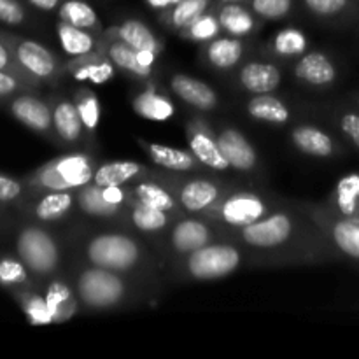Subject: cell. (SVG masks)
I'll return each mask as SVG.
<instances>
[{"instance_id":"obj_45","label":"cell","mask_w":359,"mask_h":359,"mask_svg":"<svg viewBox=\"0 0 359 359\" xmlns=\"http://www.w3.org/2000/svg\"><path fill=\"white\" fill-rule=\"evenodd\" d=\"M245 4L259 21L286 20L294 11V0H248Z\"/></svg>"},{"instance_id":"obj_13","label":"cell","mask_w":359,"mask_h":359,"mask_svg":"<svg viewBox=\"0 0 359 359\" xmlns=\"http://www.w3.org/2000/svg\"><path fill=\"white\" fill-rule=\"evenodd\" d=\"M7 109L13 118L28 130L51 142H58L53 126L51 102H46L44 98L35 95V91H23L7 100Z\"/></svg>"},{"instance_id":"obj_34","label":"cell","mask_w":359,"mask_h":359,"mask_svg":"<svg viewBox=\"0 0 359 359\" xmlns=\"http://www.w3.org/2000/svg\"><path fill=\"white\" fill-rule=\"evenodd\" d=\"M56 34H58L60 46L69 58H81L100 49L102 35L95 32L84 30V28L74 27L67 21L58 20L56 23Z\"/></svg>"},{"instance_id":"obj_23","label":"cell","mask_w":359,"mask_h":359,"mask_svg":"<svg viewBox=\"0 0 359 359\" xmlns=\"http://www.w3.org/2000/svg\"><path fill=\"white\" fill-rule=\"evenodd\" d=\"M137 144L142 147L151 165L167 172H203L205 168L200 165L191 151L179 149V147L165 146L158 142H147L144 139H137ZM209 172V170H207Z\"/></svg>"},{"instance_id":"obj_10","label":"cell","mask_w":359,"mask_h":359,"mask_svg":"<svg viewBox=\"0 0 359 359\" xmlns=\"http://www.w3.org/2000/svg\"><path fill=\"white\" fill-rule=\"evenodd\" d=\"M6 42L9 44L11 51H13L14 58L20 63L21 69L28 74L34 81L39 84H49L55 86L65 72H63V63H60L58 56L46 48L44 44L32 39L20 37V35L4 34L0 32Z\"/></svg>"},{"instance_id":"obj_30","label":"cell","mask_w":359,"mask_h":359,"mask_svg":"<svg viewBox=\"0 0 359 359\" xmlns=\"http://www.w3.org/2000/svg\"><path fill=\"white\" fill-rule=\"evenodd\" d=\"M102 35L119 39L137 51H153L156 55H161L163 51V42L160 41V37L142 20H137V18H128L116 27L105 30Z\"/></svg>"},{"instance_id":"obj_27","label":"cell","mask_w":359,"mask_h":359,"mask_svg":"<svg viewBox=\"0 0 359 359\" xmlns=\"http://www.w3.org/2000/svg\"><path fill=\"white\" fill-rule=\"evenodd\" d=\"M245 55L244 39L233 37V35H219L212 41L205 42L202 48V58L212 69L219 72L233 70L241 65L242 58Z\"/></svg>"},{"instance_id":"obj_43","label":"cell","mask_w":359,"mask_h":359,"mask_svg":"<svg viewBox=\"0 0 359 359\" xmlns=\"http://www.w3.org/2000/svg\"><path fill=\"white\" fill-rule=\"evenodd\" d=\"M74 102H76V107L79 111L81 119H83L84 130H86L88 137H95L98 130V123H100V100H98L97 93H95L91 88H79L76 90V93L72 95Z\"/></svg>"},{"instance_id":"obj_8","label":"cell","mask_w":359,"mask_h":359,"mask_svg":"<svg viewBox=\"0 0 359 359\" xmlns=\"http://www.w3.org/2000/svg\"><path fill=\"white\" fill-rule=\"evenodd\" d=\"M16 255L39 284L58 276L63 263V249L58 238L39 223H27L16 233Z\"/></svg>"},{"instance_id":"obj_35","label":"cell","mask_w":359,"mask_h":359,"mask_svg":"<svg viewBox=\"0 0 359 359\" xmlns=\"http://www.w3.org/2000/svg\"><path fill=\"white\" fill-rule=\"evenodd\" d=\"M132 109L137 116L147 121L163 123L175 114V105L168 95H163L147 81L146 90L139 91L132 98Z\"/></svg>"},{"instance_id":"obj_46","label":"cell","mask_w":359,"mask_h":359,"mask_svg":"<svg viewBox=\"0 0 359 359\" xmlns=\"http://www.w3.org/2000/svg\"><path fill=\"white\" fill-rule=\"evenodd\" d=\"M28 186L27 182L14 179L13 175H7L0 172V205H14V203H21L23 205L27 202Z\"/></svg>"},{"instance_id":"obj_41","label":"cell","mask_w":359,"mask_h":359,"mask_svg":"<svg viewBox=\"0 0 359 359\" xmlns=\"http://www.w3.org/2000/svg\"><path fill=\"white\" fill-rule=\"evenodd\" d=\"M13 297L16 298L18 305L23 311L25 318L30 325L34 326H48L55 325V319H53L51 311L48 307V302H46L44 294L37 287H28V290H21L13 293Z\"/></svg>"},{"instance_id":"obj_15","label":"cell","mask_w":359,"mask_h":359,"mask_svg":"<svg viewBox=\"0 0 359 359\" xmlns=\"http://www.w3.org/2000/svg\"><path fill=\"white\" fill-rule=\"evenodd\" d=\"M290 142L298 153L319 160H332L346 153L344 144L323 126L300 123L290 130Z\"/></svg>"},{"instance_id":"obj_33","label":"cell","mask_w":359,"mask_h":359,"mask_svg":"<svg viewBox=\"0 0 359 359\" xmlns=\"http://www.w3.org/2000/svg\"><path fill=\"white\" fill-rule=\"evenodd\" d=\"M245 112L252 119L270 126H286L291 121V109L283 98L270 93L252 95L245 102Z\"/></svg>"},{"instance_id":"obj_9","label":"cell","mask_w":359,"mask_h":359,"mask_svg":"<svg viewBox=\"0 0 359 359\" xmlns=\"http://www.w3.org/2000/svg\"><path fill=\"white\" fill-rule=\"evenodd\" d=\"M297 205L307 214L328 237L342 262L359 266V217L339 212L328 203L297 202Z\"/></svg>"},{"instance_id":"obj_48","label":"cell","mask_w":359,"mask_h":359,"mask_svg":"<svg viewBox=\"0 0 359 359\" xmlns=\"http://www.w3.org/2000/svg\"><path fill=\"white\" fill-rule=\"evenodd\" d=\"M28 14L20 0H0V21L9 27H21L27 23Z\"/></svg>"},{"instance_id":"obj_22","label":"cell","mask_w":359,"mask_h":359,"mask_svg":"<svg viewBox=\"0 0 359 359\" xmlns=\"http://www.w3.org/2000/svg\"><path fill=\"white\" fill-rule=\"evenodd\" d=\"M170 91L177 98H181L189 107L202 112H212L219 107V95L203 81L188 74H172L168 81Z\"/></svg>"},{"instance_id":"obj_40","label":"cell","mask_w":359,"mask_h":359,"mask_svg":"<svg viewBox=\"0 0 359 359\" xmlns=\"http://www.w3.org/2000/svg\"><path fill=\"white\" fill-rule=\"evenodd\" d=\"M58 20L84 28V30L95 32L98 35L104 34L97 11L86 0H63L62 6L58 7Z\"/></svg>"},{"instance_id":"obj_42","label":"cell","mask_w":359,"mask_h":359,"mask_svg":"<svg viewBox=\"0 0 359 359\" xmlns=\"http://www.w3.org/2000/svg\"><path fill=\"white\" fill-rule=\"evenodd\" d=\"M330 119L337 132L359 151V111L353 104L337 105L330 109Z\"/></svg>"},{"instance_id":"obj_32","label":"cell","mask_w":359,"mask_h":359,"mask_svg":"<svg viewBox=\"0 0 359 359\" xmlns=\"http://www.w3.org/2000/svg\"><path fill=\"white\" fill-rule=\"evenodd\" d=\"M214 9L219 18L223 34L248 39L259 28V20L248 4H216Z\"/></svg>"},{"instance_id":"obj_38","label":"cell","mask_w":359,"mask_h":359,"mask_svg":"<svg viewBox=\"0 0 359 359\" xmlns=\"http://www.w3.org/2000/svg\"><path fill=\"white\" fill-rule=\"evenodd\" d=\"M0 286L11 293H16L41 284L32 277L30 270L18 258V255H4L0 256Z\"/></svg>"},{"instance_id":"obj_3","label":"cell","mask_w":359,"mask_h":359,"mask_svg":"<svg viewBox=\"0 0 359 359\" xmlns=\"http://www.w3.org/2000/svg\"><path fill=\"white\" fill-rule=\"evenodd\" d=\"M74 287L81 307L88 312H107L123 309L137 297L139 283L123 273L83 263L74 277Z\"/></svg>"},{"instance_id":"obj_14","label":"cell","mask_w":359,"mask_h":359,"mask_svg":"<svg viewBox=\"0 0 359 359\" xmlns=\"http://www.w3.org/2000/svg\"><path fill=\"white\" fill-rule=\"evenodd\" d=\"M23 209L32 223L60 224L76 212V191L30 193Z\"/></svg>"},{"instance_id":"obj_52","label":"cell","mask_w":359,"mask_h":359,"mask_svg":"<svg viewBox=\"0 0 359 359\" xmlns=\"http://www.w3.org/2000/svg\"><path fill=\"white\" fill-rule=\"evenodd\" d=\"M349 104H353L354 107L359 111V90L358 91H353V93L349 95Z\"/></svg>"},{"instance_id":"obj_11","label":"cell","mask_w":359,"mask_h":359,"mask_svg":"<svg viewBox=\"0 0 359 359\" xmlns=\"http://www.w3.org/2000/svg\"><path fill=\"white\" fill-rule=\"evenodd\" d=\"M219 238H223V235L212 221L198 214H182L174 221L165 237V251L168 258L175 262L177 258H182Z\"/></svg>"},{"instance_id":"obj_29","label":"cell","mask_w":359,"mask_h":359,"mask_svg":"<svg viewBox=\"0 0 359 359\" xmlns=\"http://www.w3.org/2000/svg\"><path fill=\"white\" fill-rule=\"evenodd\" d=\"M153 168L133 160L104 161L97 165L91 182L97 186H126L144 177H151Z\"/></svg>"},{"instance_id":"obj_37","label":"cell","mask_w":359,"mask_h":359,"mask_svg":"<svg viewBox=\"0 0 359 359\" xmlns=\"http://www.w3.org/2000/svg\"><path fill=\"white\" fill-rule=\"evenodd\" d=\"M325 203L339 212L359 217V172L342 175Z\"/></svg>"},{"instance_id":"obj_19","label":"cell","mask_w":359,"mask_h":359,"mask_svg":"<svg viewBox=\"0 0 359 359\" xmlns=\"http://www.w3.org/2000/svg\"><path fill=\"white\" fill-rule=\"evenodd\" d=\"M76 212L91 221L112 223L121 226L126 207L114 205L109 200H105L104 193H102V186L90 182V184L76 189Z\"/></svg>"},{"instance_id":"obj_6","label":"cell","mask_w":359,"mask_h":359,"mask_svg":"<svg viewBox=\"0 0 359 359\" xmlns=\"http://www.w3.org/2000/svg\"><path fill=\"white\" fill-rule=\"evenodd\" d=\"M97 160L86 151H70L46 161L25 177L30 193L76 191L93 181Z\"/></svg>"},{"instance_id":"obj_54","label":"cell","mask_w":359,"mask_h":359,"mask_svg":"<svg viewBox=\"0 0 359 359\" xmlns=\"http://www.w3.org/2000/svg\"><path fill=\"white\" fill-rule=\"evenodd\" d=\"M356 2H359V0H356Z\"/></svg>"},{"instance_id":"obj_2","label":"cell","mask_w":359,"mask_h":359,"mask_svg":"<svg viewBox=\"0 0 359 359\" xmlns=\"http://www.w3.org/2000/svg\"><path fill=\"white\" fill-rule=\"evenodd\" d=\"M76 248L86 265L123 273L135 283L156 272V259L146 241L123 226L90 231L79 237Z\"/></svg>"},{"instance_id":"obj_51","label":"cell","mask_w":359,"mask_h":359,"mask_svg":"<svg viewBox=\"0 0 359 359\" xmlns=\"http://www.w3.org/2000/svg\"><path fill=\"white\" fill-rule=\"evenodd\" d=\"M144 2H146V6L149 7V9L156 11V13H165V11L177 6L181 0H144Z\"/></svg>"},{"instance_id":"obj_50","label":"cell","mask_w":359,"mask_h":359,"mask_svg":"<svg viewBox=\"0 0 359 359\" xmlns=\"http://www.w3.org/2000/svg\"><path fill=\"white\" fill-rule=\"evenodd\" d=\"M27 2L34 6L35 9L44 11V13H53V11H58L63 0H27Z\"/></svg>"},{"instance_id":"obj_5","label":"cell","mask_w":359,"mask_h":359,"mask_svg":"<svg viewBox=\"0 0 359 359\" xmlns=\"http://www.w3.org/2000/svg\"><path fill=\"white\" fill-rule=\"evenodd\" d=\"M245 265L251 263L244 249L228 238H219L175 259L174 272L179 279L205 283L230 277Z\"/></svg>"},{"instance_id":"obj_39","label":"cell","mask_w":359,"mask_h":359,"mask_svg":"<svg viewBox=\"0 0 359 359\" xmlns=\"http://www.w3.org/2000/svg\"><path fill=\"white\" fill-rule=\"evenodd\" d=\"M311 41L307 35L294 27H286L277 32L270 41V53L277 58L297 60L309 51Z\"/></svg>"},{"instance_id":"obj_49","label":"cell","mask_w":359,"mask_h":359,"mask_svg":"<svg viewBox=\"0 0 359 359\" xmlns=\"http://www.w3.org/2000/svg\"><path fill=\"white\" fill-rule=\"evenodd\" d=\"M23 91H37V90H34L30 84H27L25 81H21L20 77L0 70V100L7 102L9 98H13L14 95L23 93Z\"/></svg>"},{"instance_id":"obj_53","label":"cell","mask_w":359,"mask_h":359,"mask_svg":"<svg viewBox=\"0 0 359 359\" xmlns=\"http://www.w3.org/2000/svg\"><path fill=\"white\" fill-rule=\"evenodd\" d=\"M248 0H214V4H245Z\"/></svg>"},{"instance_id":"obj_31","label":"cell","mask_w":359,"mask_h":359,"mask_svg":"<svg viewBox=\"0 0 359 359\" xmlns=\"http://www.w3.org/2000/svg\"><path fill=\"white\" fill-rule=\"evenodd\" d=\"M100 49L114 63L116 69L121 70V72L128 74V76L135 77L139 81H144V83L151 81V77H153L154 69L144 67L137 58V49H133L126 42L119 41L116 37H109V35H102Z\"/></svg>"},{"instance_id":"obj_25","label":"cell","mask_w":359,"mask_h":359,"mask_svg":"<svg viewBox=\"0 0 359 359\" xmlns=\"http://www.w3.org/2000/svg\"><path fill=\"white\" fill-rule=\"evenodd\" d=\"M116 65L105 56L102 49L81 58H70L69 63L63 65V72L69 74L77 83L104 84L116 77Z\"/></svg>"},{"instance_id":"obj_4","label":"cell","mask_w":359,"mask_h":359,"mask_svg":"<svg viewBox=\"0 0 359 359\" xmlns=\"http://www.w3.org/2000/svg\"><path fill=\"white\" fill-rule=\"evenodd\" d=\"M284 202L283 196L273 193L231 184L212 209L198 216L212 221L219 230H237L265 219Z\"/></svg>"},{"instance_id":"obj_1","label":"cell","mask_w":359,"mask_h":359,"mask_svg":"<svg viewBox=\"0 0 359 359\" xmlns=\"http://www.w3.org/2000/svg\"><path fill=\"white\" fill-rule=\"evenodd\" d=\"M241 245L251 266H304L342 262L314 219L297 202H286L265 219L237 230H221Z\"/></svg>"},{"instance_id":"obj_18","label":"cell","mask_w":359,"mask_h":359,"mask_svg":"<svg viewBox=\"0 0 359 359\" xmlns=\"http://www.w3.org/2000/svg\"><path fill=\"white\" fill-rule=\"evenodd\" d=\"M177 217L181 216L156 209V207L146 205V203L130 202V205L126 207L121 226L133 231V233H137L142 238L163 237L165 241L168 230H170Z\"/></svg>"},{"instance_id":"obj_12","label":"cell","mask_w":359,"mask_h":359,"mask_svg":"<svg viewBox=\"0 0 359 359\" xmlns=\"http://www.w3.org/2000/svg\"><path fill=\"white\" fill-rule=\"evenodd\" d=\"M186 140L188 147L205 170L214 174H228L231 170L230 163L221 153L217 142L216 128L203 118H193L186 123Z\"/></svg>"},{"instance_id":"obj_7","label":"cell","mask_w":359,"mask_h":359,"mask_svg":"<svg viewBox=\"0 0 359 359\" xmlns=\"http://www.w3.org/2000/svg\"><path fill=\"white\" fill-rule=\"evenodd\" d=\"M153 177L170 189L186 214L207 212L231 186V182L203 172H167L158 167L153 168Z\"/></svg>"},{"instance_id":"obj_47","label":"cell","mask_w":359,"mask_h":359,"mask_svg":"<svg viewBox=\"0 0 359 359\" xmlns=\"http://www.w3.org/2000/svg\"><path fill=\"white\" fill-rule=\"evenodd\" d=\"M0 70L13 74V76H16V77H20L21 81H25L27 84H30L34 90L39 91L42 88V84H39L37 81L32 79V77L28 76V74L25 72L23 69H21V65L16 62V58H14V55H13V51H11L9 44H7L6 39H4L2 35H0Z\"/></svg>"},{"instance_id":"obj_28","label":"cell","mask_w":359,"mask_h":359,"mask_svg":"<svg viewBox=\"0 0 359 359\" xmlns=\"http://www.w3.org/2000/svg\"><path fill=\"white\" fill-rule=\"evenodd\" d=\"M126 189H128L130 202L146 203V205L167 210V212L175 214V216L186 214L181 209L177 200H175V196L172 195L170 189L161 184L158 179H154L153 174H151V177H144L140 181L132 182V184H126Z\"/></svg>"},{"instance_id":"obj_20","label":"cell","mask_w":359,"mask_h":359,"mask_svg":"<svg viewBox=\"0 0 359 359\" xmlns=\"http://www.w3.org/2000/svg\"><path fill=\"white\" fill-rule=\"evenodd\" d=\"M51 109L53 126H55L58 144L67 147L81 146L86 137V130H84L83 119H81L74 98L56 95L51 98Z\"/></svg>"},{"instance_id":"obj_16","label":"cell","mask_w":359,"mask_h":359,"mask_svg":"<svg viewBox=\"0 0 359 359\" xmlns=\"http://www.w3.org/2000/svg\"><path fill=\"white\" fill-rule=\"evenodd\" d=\"M217 142H219L221 153L224 154L226 161L230 163L231 170L238 174L251 175L256 174L259 168V156L255 144L248 139L242 130L237 126L223 125L216 128Z\"/></svg>"},{"instance_id":"obj_17","label":"cell","mask_w":359,"mask_h":359,"mask_svg":"<svg viewBox=\"0 0 359 359\" xmlns=\"http://www.w3.org/2000/svg\"><path fill=\"white\" fill-rule=\"evenodd\" d=\"M293 76L298 83L316 90H326L339 83L340 70L335 60L321 49H309L297 58L293 65Z\"/></svg>"},{"instance_id":"obj_26","label":"cell","mask_w":359,"mask_h":359,"mask_svg":"<svg viewBox=\"0 0 359 359\" xmlns=\"http://www.w3.org/2000/svg\"><path fill=\"white\" fill-rule=\"evenodd\" d=\"M305 11L316 20L340 28L359 25V2L356 0H302Z\"/></svg>"},{"instance_id":"obj_21","label":"cell","mask_w":359,"mask_h":359,"mask_svg":"<svg viewBox=\"0 0 359 359\" xmlns=\"http://www.w3.org/2000/svg\"><path fill=\"white\" fill-rule=\"evenodd\" d=\"M284 81V74L277 63L269 60H249L241 67L237 83L248 93H273Z\"/></svg>"},{"instance_id":"obj_44","label":"cell","mask_w":359,"mask_h":359,"mask_svg":"<svg viewBox=\"0 0 359 359\" xmlns=\"http://www.w3.org/2000/svg\"><path fill=\"white\" fill-rule=\"evenodd\" d=\"M221 34H223V28H221L219 18H217L214 7L210 11H207V13H203L198 20L193 21L188 28L179 32V35H181L182 39L191 42H198V44H205V42L219 37Z\"/></svg>"},{"instance_id":"obj_24","label":"cell","mask_w":359,"mask_h":359,"mask_svg":"<svg viewBox=\"0 0 359 359\" xmlns=\"http://www.w3.org/2000/svg\"><path fill=\"white\" fill-rule=\"evenodd\" d=\"M42 294H44L46 302H48V307L51 311L53 319H55V325L69 321V319L76 318L83 311L74 283H69L60 273L44 284Z\"/></svg>"},{"instance_id":"obj_36","label":"cell","mask_w":359,"mask_h":359,"mask_svg":"<svg viewBox=\"0 0 359 359\" xmlns=\"http://www.w3.org/2000/svg\"><path fill=\"white\" fill-rule=\"evenodd\" d=\"M214 6H216L214 0H181L172 9L160 13V21H163L165 27L179 34L188 28L193 21L198 20L203 13L212 9Z\"/></svg>"}]
</instances>
